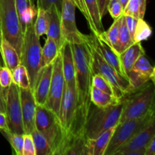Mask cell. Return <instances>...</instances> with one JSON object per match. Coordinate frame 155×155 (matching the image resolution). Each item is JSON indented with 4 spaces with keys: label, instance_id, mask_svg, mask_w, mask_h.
<instances>
[{
    "label": "cell",
    "instance_id": "cell-40",
    "mask_svg": "<svg viewBox=\"0 0 155 155\" xmlns=\"http://www.w3.org/2000/svg\"><path fill=\"white\" fill-rule=\"evenodd\" d=\"M124 18H125V21H126V24H127V28H128L129 31H130L132 38L133 39L135 30H136V25H137L138 19L133 18V17L127 16V15H124ZM133 40H134V39H133Z\"/></svg>",
    "mask_w": 155,
    "mask_h": 155
},
{
    "label": "cell",
    "instance_id": "cell-31",
    "mask_svg": "<svg viewBox=\"0 0 155 155\" xmlns=\"http://www.w3.org/2000/svg\"><path fill=\"white\" fill-rule=\"evenodd\" d=\"M31 135L34 141L36 155H53L48 140L40 132L35 130Z\"/></svg>",
    "mask_w": 155,
    "mask_h": 155
},
{
    "label": "cell",
    "instance_id": "cell-39",
    "mask_svg": "<svg viewBox=\"0 0 155 155\" xmlns=\"http://www.w3.org/2000/svg\"><path fill=\"white\" fill-rule=\"evenodd\" d=\"M62 2L63 0H37L36 6L39 8H42L45 11H48L52 6H55L59 12H61Z\"/></svg>",
    "mask_w": 155,
    "mask_h": 155
},
{
    "label": "cell",
    "instance_id": "cell-12",
    "mask_svg": "<svg viewBox=\"0 0 155 155\" xmlns=\"http://www.w3.org/2000/svg\"><path fill=\"white\" fill-rule=\"evenodd\" d=\"M77 107L76 90L65 85L64 92L62 96L58 115L62 128L67 136V141L74 126V120L77 114Z\"/></svg>",
    "mask_w": 155,
    "mask_h": 155
},
{
    "label": "cell",
    "instance_id": "cell-1",
    "mask_svg": "<svg viewBox=\"0 0 155 155\" xmlns=\"http://www.w3.org/2000/svg\"><path fill=\"white\" fill-rule=\"evenodd\" d=\"M74 54L76 74L77 114L70 136L84 133V127L92 106L91 90L92 87V71L91 54L87 41L71 43Z\"/></svg>",
    "mask_w": 155,
    "mask_h": 155
},
{
    "label": "cell",
    "instance_id": "cell-17",
    "mask_svg": "<svg viewBox=\"0 0 155 155\" xmlns=\"http://www.w3.org/2000/svg\"><path fill=\"white\" fill-rule=\"evenodd\" d=\"M53 63L41 68L32 90L36 105H45L48 98L52 75Z\"/></svg>",
    "mask_w": 155,
    "mask_h": 155
},
{
    "label": "cell",
    "instance_id": "cell-22",
    "mask_svg": "<svg viewBox=\"0 0 155 155\" xmlns=\"http://www.w3.org/2000/svg\"><path fill=\"white\" fill-rule=\"evenodd\" d=\"M116 127L105 130L95 139H88V145L91 155H104L106 149L108 147L112 136L114 133Z\"/></svg>",
    "mask_w": 155,
    "mask_h": 155
},
{
    "label": "cell",
    "instance_id": "cell-29",
    "mask_svg": "<svg viewBox=\"0 0 155 155\" xmlns=\"http://www.w3.org/2000/svg\"><path fill=\"white\" fill-rule=\"evenodd\" d=\"M13 83H15L20 89L30 88V80L27 70L22 64L16 67L12 71Z\"/></svg>",
    "mask_w": 155,
    "mask_h": 155
},
{
    "label": "cell",
    "instance_id": "cell-45",
    "mask_svg": "<svg viewBox=\"0 0 155 155\" xmlns=\"http://www.w3.org/2000/svg\"><path fill=\"white\" fill-rule=\"evenodd\" d=\"M145 155H155V135L147 146Z\"/></svg>",
    "mask_w": 155,
    "mask_h": 155
},
{
    "label": "cell",
    "instance_id": "cell-35",
    "mask_svg": "<svg viewBox=\"0 0 155 155\" xmlns=\"http://www.w3.org/2000/svg\"><path fill=\"white\" fill-rule=\"evenodd\" d=\"M92 86L100 89V90L105 92L110 95H114V89L112 88L111 85L109 83L106 79L101 77L98 74H93L92 76Z\"/></svg>",
    "mask_w": 155,
    "mask_h": 155
},
{
    "label": "cell",
    "instance_id": "cell-33",
    "mask_svg": "<svg viewBox=\"0 0 155 155\" xmlns=\"http://www.w3.org/2000/svg\"><path fill=\"white\" fill-rule=\"evenodd\" d=\"M2 134L7 139L12 146V149L17 155H23V145H24V134L11 133L10 131L0 130Z\"/></svg>",
    "mask_w": 155,
    "mask_h": 155
},
{
    "label": "cell",
    "instance_id": "cell-36",
    "mask_svg": "<svg viewBox=\"0 0 155 155\" xmlns=\"http://www.w3.org/2000/svg\"><path fill=\"white\" fill-rule=\"evenodd\" d=\"M13 83L12 71L6 66H0V86L7 92L11 84Z\"/></svg>",
    "mask_w": 155,
    "mask_h": 155
},
{
    "label": "cell",
    "instance_id": "cell-4",
    "mask_svg": "<svg viewBox=\"0 0 155 155\" xmlns=\"http://www.w3.org/2000/svg\"><path fill=\"white\" fill-rule=\"evenodd\" d=\"M124 101L106 107L91 106L84 127V133L87 139H94L105 130L116 127L120 123L122 114Z\"/></svg>",
    "mask_w": 155,
    "mask_h": 155
},
{
    "label": "cell",
    "instance_id": "cell-51",
    "mask_svg": "<svg viewBox=\"0 0 155 155\" xmlns=\"http://www.w3.org/2000/svg\"><path fill=\"white\" fill-rule=\"evenodd\" d=\"M70 1H71V2H72V0H70Z\"/></svg>",
    "mask_w": 155,
    "mask_h": 155
},
{
    "label": "cell",
    "instance_id": "cell-26",
    "mask_svg": "<svg viewBox=\"0 0 155 155\" xmlns=\"http://www.w3.org/2000/svg\"><path fill=\"white\" fill-rule=\"evenodd\" d=\"M60 48L54 39L47 37L45 45L42 48V58H41V68L53 63L58 57Z\"/></svg>",
    "mask_w": 155,
    "mask_h": 155
},
{
    "label": "cell",
    "instance_id": "cell-30",
    "mask_svg": "<svg viewBox=\"0 0 155 155\" xmlns=\"http://www.w3.org/2000/svg\"><path fill=\"white\" fill-rule=\"evenodd\" d=\"M134 42V40L132 38L130 31L127 28L124 15H123L122 18H121L119 32V45H118V53H119V54L124 51H125L127 48H129L130 45H133Z\"/></svg>",
    "mask_w": 155,
    "mask_h": 155
},
{
    "label": "cell",
    "instance_id": "cell-42",
    "mask_svg": "<svg viewBox=\"0 0 155 155\" xmlns=\"http://www.w3.org/2000/svg\"><path fill=\"white\" fill-rule=\"evenodd\" d=\"M0 130L3 131H10L8 125L7 117L5 113L0 112Z\"/></svg>",
    "mask_w": 155,
    "mask_h": 155
},
{
    "label": "cell",
    "instance_id": "cell-13",
    "mask_svg": "<svg viewBox=\"0 0 155 155\" xmlns=\"http://www.w3.org/2000/svg\"><path fill=\"white\" fill-rule=\"evenodd\" d=\"M152 71L153 67L145 56V54H141L127 75L130 83L128 94L137 90L151 81Z\"/></svg>",
    "mask_w": 155,
    "mask_h": 155
},
{
    "label": "cell",
    "instance_id": "cell-50",
    "mask_svg": "<svg viewBox=\"0 0 155 155\" xmlns=\"http://www.w3.org/2000/svg\"><path fill=\"white\" fill-rule=\"evenodd\" d=\"M32 1H33V3H35V4L36 5V1H37V0H32Z\"/></svg>",
    "mask_w": 155,
    "mask_h": 155
},
{
    "label": "cell",
    "instance_id": "cell-18",
    "mask_svg": "<svg viewBox=\"0 0 155 155\" xmlns=\"http://www.w3.org/2000/svg\"><path fill=\"white\" fill-rule=\"evenodd\" d=\"M60 51L61 54L62 70L65 83L68 86L76 90L75 64L71 42H64L61 46Z\"/></svg>",
    "mask_w": 155,
    "mask_h": 155
},
{
    "label": "cell",
    "instance_id": "cell-44",
    "mask_svg": "<svg viewBox=\"0 0 155 155\" xmlns=\"http://www.w3.org/2000/svg\"><path fill=\"white\" fill-rule=\"evenodd\" d=\"M5 95L6 92L0 86V112L5 113Z\"/></svg>",
    "mask_w": 155,
    "mask_h": 155
},
{
    "label": "cell",
    "instance_id": "cell-11",
    "mask_svg": "<svg viewBox=\"0 0 155 155\" xmlns=\"http://www.w3.org/2000/svg\"><path fill=\"white\" fill-rule=\"evenodd\" d=\"M65 80L62 70V59L61 51L53 62L52 75L48 98L45 106L58 114L61 101L65 89Z\"/></svg>",
    "mask_w": 155,
    "mask_h": 155
},
{
    "label": "cell",
    "instance_id": "cell-7",
    "mask_svg": "<svg viewBox=\"0 0 155 155\" xmlns=\"http://www.w3.org/2000/svg\"><path fill=\"white\" fill-rule=\"evenodd\" d=\"M0 27L2 37L15 47L21 57L24 31L15 0H0Z\"/></svg>",
    "mask_w": 155,
    "mask_h": 155
},
{
    "label": "cell",
    "instance_id": "cell-24",
    "mask_svg": "<svg viewBox=\"0 0 155 155\" xmlns=\"http://www.w3.org/2000/svg\"><path fill=\"white\" fill-rule=\"evenodd\" d=\"M0 47L5 66L12 71L21 64V57L15 47L5 38L2 37Z\"/></svg>",
    "mask_w": 155,
    "mask_h": 155
},
{
    "label": "cell",
    "instance_id": "cell-6",
    "mask_svg": "<svg viewBox=\"0 0 155 155\" xmlns=\"http://www.w3.org/2000/svg\"><path fill=\"white\" fill-rule=\"evenodd\" d=\"M123 101L124 107L120 123L142 117L152 108L154 104V85L149 81L142 87L126 95Z\"/></svg>",
    "mask_w": 155,
    "mask_h": 155
},
{
    "label": "cell",
    "instance_id": "cell-38",
    "mask_svg": "<svg viewBox=\"0 0 155 155\" xmlns=\"http://www.w3.org/2000/svg\"><path fill=\"white\" fill-rule=\"evenodd\" d=\"M23 155H36L34 141L33 136L30 133L24 134Z\"/></svg>",
    "mask_w": 155,
    "mask_h": 155
},
{
    "label": "cell",
    "instance_id": "cell-43",
    "mask_svg": "<svg viewBox=\"0 0 155 155\" xmlns=\"http://www.w3.org/2000/svg\"><path fill=\"white\" fill-rule=\"evenodd\" d=\"M72 2H74V4L75 5L76 8H77L80 11V12L83 14V16L85 17V18L87 19V13H86V8H85L84 3H83V0H72Z\"/></svg>",
    "mask_w": 155,
    "mask_h": 155
},
{
    "label": "cell",
    "instance_id": "cell-48",
    "mask_svg": "<svg viewBox=\"0 0 155 155\" xmlns=\"http://www.w3.org/2000/svg\"><path fill=\"white\" fill-rule=\"evenodd\" d=\"M129 1H130V0H120V3L122 4V6H123V8H124H124L126 7V5H127V3H128Z\"/></svg>",
    "mask_w": 155,
    "mask_h": 155
},
{
    "label": "cell",
    "instance_id": "cell-20",
    "mask_svg": "<svg viewBox=\"0 0 155 155\" xmlns=\"http://www.w3.org/2000/svg\"><path fill=\"white\" fill-rule=\"evenodd\" d=\"M142 54H145V51L141 42H134L125 51L120 54L121 66L127 77L133 68L134 64Z\"/></svg>",
    "mask_w": 155,
    "mask_h": 155
},
{
    "label": "cell",
    "instance_id": "cell-32",
    "mask_svg": "<svg viewBox=\"0 0 155 155\" xmlns=\"http://www.w3.org/2000/svg\"><path fill=\"white\" fill-rule=\"evenodd\" d=\"M48 27V20L47 11L38 8L36 19L34 21V29L36 35L41 37L46 35Z\"/></svg>",
    "mask_w": 155,
    "mask_h": 155
},
{
    "label": "cell",
    "instance_id": "cell-3",
    "mask_svg": "<svg viewBox=\"0 0 155 155\" xmlns=\"http://www.w3.org/2000/svg\"><path fill=\"white\" fill-rule=\"evenodd\" d=\"M86 39L90 50L92 74H98L106 79L111 85L115 96L123 100L128 94L130 89L128 79L118 74L117 71L104 60L95 47L92 35H86Z\"/></svg>",
    "mask_w": 155,
    "mask_h": 155
},
{
    "label": "cell",
    "instance_id": "cell-14",
    "mask_svg": "<svg viewBox=\"0 0 155 155\" xmlns=\"http://www.w3.org/2000/svg\"><path fill=\"white\" fill-rule=\"evenodd\" d=\"M21 110L25 133L31 134L36 130V103L31 89H20Z\"/></svg>",
    "mask_w": 155,
    "mask_h": 155
},
{
    "label": "cell",
    "instance_id": "cell-47",
    "mask_svg": "<svg viewBox=\"0 0 155 155\" xmlns=\"http://www.w3.org/2000/svg\"><path fill=\"white\" fill-rule=\"evenodd\" d=\"M0 66H5L4 61H3V58H2V54L1 47H0Z\"/></svg>",
    "mask_w": 155,
    "mask_h": 155
},
{
    "label": "cell",
    "instance_id": "cell-10",
    "mask_svg": "<svg viewBox=\"0 0 155 155\" xmlns=\"http://www.w3.org/2000/svg\"><path fill=\"white\" fill-rule=\"evenodd\" d=\"M76 6L70 0H63L61 12V32L62 44L64 42L71 43L80 42L84 39L85 34L77 29L75 16Z\"/></svg>",
    "mask_w": 155,
    "mask_h": 155
},
{
    "label": "cell",
    "instance_id": "cell-28",
    "mask_svg": "<svg viewBox=\"0 0 155 155\" xmlns=\"http://www.w3.org/2000/svg\"><path fill=\"white\" fill-rule=\"evenodd\" d=\"M121 18L122 15L120 18L114 20V23L107 31H103L102 35L104 39L107 41L110 46L118 53V45H119V32L120 27ZM119 54V53H118Z\"/></svg>",
    "mask_w": 155,
    "mask_h": 155
},
{
    "label": "cell",
    "instance_id": "cell-16",
    "mask_svg": "<svg viewBox=\"0 0 155 155\" xmlns=\"http://www.w3.org/2000/svg\"><path fill=\"white\" fill-rule=\"evenodd\" d=\"M103 32V31H102ZM101 32V33H102ZM101 33H92V39L97 49L98 50L104 60L113 67L115 70L120 74L122 77L127 78V75L124 73L121 66L120 60V54L112 48L107 41L104 39Z\"/></svg>",
    "mask_w": 155,
    "mask_h": 155
},
{
    "label": "cell",
    "instance_id": "cell-5",
    "mask_svg": "<svg viewBox=\"0 0 155 155\" xmlns=\"http://www.w3.org/2000/svg\"><path fill=\"white\" fill-rule=\"evenodd\" d=\"M39 36L34 29V21L30 23L24 33L21 64L27 70L30 80V89L33 90L41 70L42 47Z\"/></svg>",
    "mask_w": 155,
    "mask_h": 155
},
{
    "label": "cell",
    "instance_id": "cell-9",
    "mask_svg": "<svg viewBox=\"0 0 155 155\" xmlns=\"http://www.w3.org/2000/svg\"><path fill=\"white\" fill-rule=\"evenodd\" d=\"M5 115L11 133L25 134L23 124L20 88L12 83L5 95Z\"/></svg>",
    "mask_w": 155,
    "mask_h": 155
},
{
    "label": "cell",
    "instance_id": "cell-25",
    "mask_svg": "<svg viewBox=\"0 0 155 155\" xmlns=\"http://www.w3.org/2000/svg\"><path fill=\"white\" fill-rule=\"evenodd\" d=\"M122 100L119 99L115 95H110L97 88L92 87L91 90V101L92 104L98 107H106L108 106L117 104Z\"/></svg>",
    "mask_w": 155,
    "mask_h": 155
},
{
    "label": "cell",
    "instance_id": "cell-19",
    "mask_svg": "<svg viewBox=\"0 0 155 155\" xmlns=\"http://www.w3.org/2000/svg\"><path fill=\"white\" fill-rule=\"evenodd\" d=\"M15 1L20 22L24 33L27 26L30 23L35 21L38 8L32 0H15Z\"/></svg>",
    "mask_w": 155,
    "mask_h": 155
},
{
    "label": "cell",
    "instance_id": "cell-37",
    "mask_svg": "<svg viewBox=\"0 0 155 155\" xmlns=\"http://www.w3.org/2000/svg\"><path fill=\"white\" fill-rule=\"evenodd\" d=\"M107 9L114 20L120 18L124 13V8L120 0H110Z\"/></svg>",
    "mask_w": 155,
    "mask_h": 155
},
{
    "label": "cell",
    "instance_id": "cell-23",
    "mask_svg": "<svg viewBox=\"0 0 155 155\" xmlns=\"http://www.w3.org/2000/svg\"><path fill=\"white\" fill-rule=\"evenodd\" d=\"M87 13V19L89 28L92 33H101L103 30L102 18L100 16L96 0H83Z\"/></svg>",
    "mask_w": 155,
    "mask_h": 155
},
{
    "label": "cell",
    "instance_id": "cell-46",
    "mask_svg": "<svg viewBox=\"0 0 155 155\" xmlns=\"http://www.w3.org/2000/svg\"><path fill=\"white\" fill-rule=\"evenodd\" d=\"M151 81L152 82L153 84H154L155 86V67L154 68H153L152 74H151Z\"/></svg>",
    "mask_w": 155,
    "mask_h": 155
},
{
    "label": "cell",
    "instance_id": "cell-15",
    "mask_svg": "<svg viewBox=\"0 0 155 155\" xmlns=\"http://www.w3.org/2000/svg\"><path fill=\"white\" fill-rule=\"evenodd\" d=\"M155 135V117L152 120L136 135H135L127 144L121 147L114 155H127L131 151L146 149L147 146Z\"/></svg>",
    "mask_w": 155,
    "mask_h": 155
},
{
    "label": "cell",
    "instance_id": "cell-34",
    "mask_svg": "<svg viewBox=\"0 0 155 155\" xmlns=\"http://www.w3.org/2000/svg\"><path fill=\"white\" fill-rule=\"evenodd\" d=\"M152 34V29L144 19H139L134 33L135 42H142L147 40Z\"/></svg>",
    "mask_w": 155,
    "mask_h": 155
},
{
    "label": "cell",
    "instance_id": "cell-49",
    "mask_svg": "<svg viewBox=\"0 0 155 155\" xmlns=\"http://www.w3.org/2000/svg\"><path fill=\"white\" fill-rule=\"evenodd\" d=\"M2 36V31H1V27H0V42H1V39Z\"/></svg>",
    "mask_w": 155,
    "mask_h": 155
},
{
    "label": "cell",
    "instance_id": "cell-27",
    "mask_svg": "<svg viewBox=\"0 0 155 155\" xmlns=\"http://www.w3.org/2000/svg\"><path fill=\"white\" fill-rule=\"evenodd\" d=\"M146 11V0H130L124 9V15L136 19H144Z\"/></svg>",
    "mask_w": 155,
    "mask_h": 155
},
{
    "label": "cell",
    "instance_id": "cell-2",
    "mask_svg": "<svg viewBox=\"0 0 155 155\" xmlns=\"http://www.w3.org/2000/svg\"><path fill=\"white\" fill-rule=\"evenodd\" d=\"M36 130L48 140L53 155H62L67 142V136L61 127L58 115L45 105L36 106Z\"/></svg>",
    "mask_w": 155,
    "mask_h": 155
},
{
    "label": "cell",
    "instance_id": "cell-21",
    "mask_svg": "<svg viewBox=\"0 0 155 155\" xmlns=\"http://www.w3.org/2000/svg\"><path fill=\"white\" fill-rule=\"evenodd\" d=\"M48 20V27L47 37L54 39L61 48L62 45L61 32V12L55 6H52L47 11Z\"/></svg>",
    "mask_w": 155,
    "mask_h": 155
},
{
    "label": "cell",
    "instance_id": "cell-41",
    "mask_svg": "<svg viewBox=\"0 0 155 155\" xmlns=\"http://www.w3.org/2000/svg\"><path fill=\"white\" fill-rule=\"evenodd\" d=\"M96 1L97 4H98V10H99L100 16L101 18H103L107 12V8L110 0H96Z\"/></svg>",
    "mask_w": 155,
    "mask_h": 155
},
{
    "label": "cell",
    "instance_id": "cell-8",
    "mask_svg": "<svg viewBox=\"0 0 155 155\" xmlns=\"http://www.w3.org/2000/svg\"><path fill=\"white\" fill-rule=\"evenodd\" d=\"M155 117V101L152 108L143 117L136 119L128 120L120 122L115 129L112 139L107 148L104 155H114L135 135L148 125Z\"/></svg>",
    "mask_w": 155,
    "mask_h": 155
}]
</instances>
